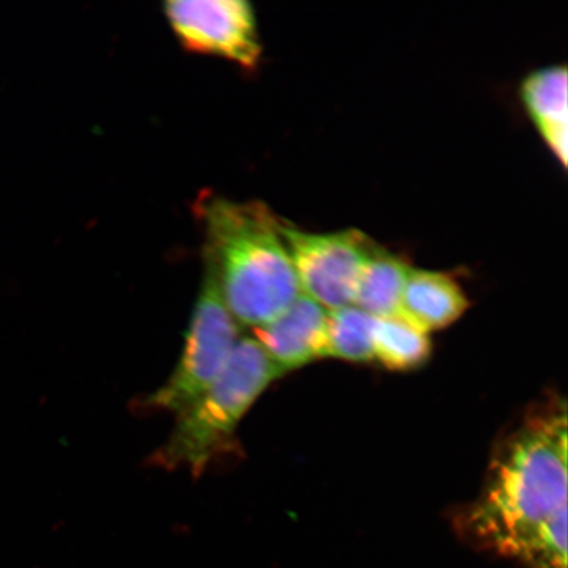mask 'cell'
Listing matches in <instances>:
<instances>
[{"mask_svg": "<svg viewBox=\"0 0 568 568\" xmlns=\"http://www.w3.org/2000/svg\"><path fill=\"white\" fill-rule=\"evenodd\" d=\"M466 527L485 548L530 568H567L565 407L538 415L508 439Z\"/></svg>", "mask_w": 568, "mask_h": 568, "instance_id": "6da1fadb", "label": "cell"}, {"mask_svg": "<svg viewBox=\"0 0 568 568\" xmlns=\"http://www.w3.org/2000/svg\"><path fill=\"white\" fill-rule=\"evenodd\" d=\"M204 262L239 325L261 328L302 294L281 233V219L264 203L216 195L199 199Z\"/></svg>", "mask_w": 568, "mask_h": 568, "instance_id": "7a4b0ae2", "label": "cell"}, {"mask_svg": "<svg viewBox=\"0 0 568 568\" xmlns=\"http://www.w3.org/2000/svg\"><path fill=\"white\" fill-rule=\"evenodd\" d=\"M283 374L251 337L240 338L229 364L199 399L178 415L154 464L202 475L213 460L232 450L237 426L267 387Z\"/></svg>", "mask_w": 568, "mask_h": 568, "instance_id": "3957f363", "label": "cell"}, {"mask_svg": "<svg viewBox=\"0 0 568 568\" xmlns=\"http://www.w3.org/2000/svg\"><path fill=\"white\" fill-rule=\"evenodd\" d=\"M240 341V325L219 288L215 273L204 262L201 293L183 351L165 385L148 397L145 407L181 415L224 372Z\"/></svg>", "mask_w": 568, "mask_h": 568, "instance_id": "277c9868", "label": "cell"}, {"mask_svg": "<svg viewBox=\"0 0 568 568\" xmlns=\"http://www.w3.org/2000/svg\"><path fill=\"white\" fill-rule=\"evenodd\" d=\"M281 233L302 293L325 310L353 305L373 241L361 231L310 233L281 220Z\"/></svg>", "mask_w": 568, "mask_h": 568, "instance_id": "5b68a950", "label": "cell"}, {"mask_svg": "<svg viewBox=\"0 0 568 568\" xmlns=\"http://www.w3.org/2000/svg\"><path fill=\"white\" fill-rule=\"evenodd\" d=\"M163 12L178 41L191 53L220 57L241 69L260 65L257 19L244 0H172Z\"/></svg>", "mask_w": 568, "mask_h": 568, "instance_id": "8992f818", "label": "cell"}, {"mask_svg": "<svg viewBox=\"0 0 568 568\" xmlns=\"http://www.w3.org/2000/svg\"><path fill=\"white\" fill-rule=\"evenodd\" d=\"M326 324L328 310L302 293L272 323L254 329L253 338L276 368L286 375L325 358Z\"/></svg>", "mask_w": 568, "mask_h": 568, "instance_id": "52a82bcc", "label": "cell"}, {"mask_svg": "<svg viewBox=\"0 0 568 568\" xmlns=\"http://www.w3.org/2000/svg\"><path fill=\"white\" fill-rule=\"evenodd\" d=\"M467 307V297L452 276L410 267L399 315L417 329L426 335L444 329L456 323Z\"/></svg>", "mask_w": 568, "mask_h": 568, "instance_id": "ba28073f", "label": "cell"}, {"mask_svg": "<svg viewBox=\"0 0 568 568\" xmlns=\"http://www.w3.org/2000/svg\"><path fill=\"white\" fill-rule=\"evenodd\" d=\"M521 98L539 134L556 158L567 165V69L549 67L535 71L521 84Z\"/></svg>", "mask_w": 568, "mask_h": 568, "instance_id": "9c48e42d", "label": "cell"}, {"mask_svg": "<svg viewBox=\"0 0 568 568\" xmlns=\"http://www.w3.org/2000/svg\"><path fill=\"white\" fill-rule=\"evenodd\" d=\"M409 270L399 255L373 243L361 270L353 305L375 317L399 315Z\"/></svg>", "mask_w": 568, "mask_h": 568, "instance_id": "30bf717a", "label": "cell"}, {"mask_svg": "<svg viewBox=\"0 0 568 568\" xmlns=\"http://www.w3.org/2000/svg\"><path fill=\"white\" fill-rule=\"evenodd\" d=\"M428 335L400 315L378 317L374 333V359L388 371L407 372L429 359Z\"/></svg>", "mask_w": 568, "mask_h": 568, "instance_id": "8fae6325", "label": "cell"}, {"mask_svg": "<svg viewBox=\"0 0 568 568\" xmlns=\"http://www.w3.org/2000/svg\"><path fill=\"white\" fill-rule=\"evenodd\" d=\"M378 317L347 305L328 311L325 358H338L355 364L374 361V333Z\"/></svg>", "mask_w": 568, "mask_h": 568, "instance_id": "7c38bea8", "label": "cell"}]
</instances>
